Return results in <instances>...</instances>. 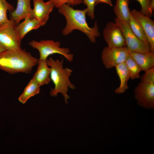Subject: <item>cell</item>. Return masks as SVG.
<instances>
[{"label":"cell","instance_id":"obj_1","mask_svg":"<svg viewBox=\"0 0 154 154\" xmlns=\"http://www.w3.org/2000/svg\"><path fill=\"white\" fill-rule=\"evenodd\" d=\"M59 13L65 17L66 21V26L62 33L66 36L74 30H78L84 33L91 42L95 43L96 38L100 36L96 21L92 27H90L86 21V8L83 10L76 9L65 4L58 8Z\"/></svg>","mask_w":154,"mask_h":154},{"label":"cell","instance_id":"obj_2","mask_svg":"<svg viewBox=\"0 0 154 154\" xmlns=\"http://www.w3.org/2000/svg\"><path fill=\"white\" fill-rule=\"evenodd\" d=\"M38 59L21 48L7 50L0 53V69L11 74L29 73Z\"/></svg>","mask_w":154,"mask_h":154},{"label":"cell","instance_id":"obj_3","mask_svg":"<svg viewBox=\"0 0 154 154\" xmlns=\"http://www.w3.org/2000/svg\"><path fill=\"white\" fill-rule=\"evenodd\" d=\"M63 61V59L54 60L51 57L46 60L47 64L50 68V79L54 85V88L50 91V95L56 96L58 93L61 94L67 104L68 99L70 98L67 94L68 88L74 89L75 86L69 79L72 70L67 68H64Z\"/></svg>","mask_w":154,"mask_h":154},{"label":"cell","instance_id":"obj_4","mask_svg":"<svg viewBox=\"0 0 154 154\" xmlns=\"http://www.w3.org/2000/svg\"><path fill=\"white\" fill-rule=\"evenodd\" d=\"M29 45L38 50L39 53L40 60H46L50 55L58 54L64 57L69 62L73 60V55L70 49L61 47V43L52 40H43L40 41L33 40L29 42Z\"/></svg>","mask_w":154,"mask_h":154},{"label":"cell","instance_id":"obj_5","mask_svg":"<svg viewBox=\"0 0 154 154\" xmlns=\"http://www.w3.org/2000/svg\"><path fill=\"white\" fill-rule=\"evenodd\" d=\"M114 22L120 29L124 37L125 46L131 51L146 52L150 51V45L148 42H144L133 33L127 22L120 20L116 18Z\"/></svg>","mask_w":154,"mask_h":154},{"label":"cell","instance_id":"obj_6","mask_svg":"<svg viewBox=\"0 0 154 154\" xmlns=\"http://www.w3.org/2000/svg\"><path fill=\"white\" fill-rule=\"evenodd\" d=\"M16 26L15 23L10 19L0 25V45L6 50L21 48L22 40L16 31Z\"/></svg>","mask_w":154,"mask_h":154},{"label":"cell","instance_id":"obj_7","mask_svg":"<svg viewBox=\"0 0 154 154\" xmlns=\"http://www.w3.org/2000/svg\"><path fill=\"white\" fill-rule=\"evenodd\" d=\"M129 55L125 46L122 47L105 46L101 54V59L106 69H110L124 62Z\"/></svg>","mask_w":154,"mask_h":154},{"label":"cell","instance_id":"obj_8","mask_svg":"<svg viewBox=\"0 0 154 154\" xmlns=\"http://www.w3.org/2000/svg\"><path fill=\"white\" fill-rule=\"evenodd\" d=\"M134 92L139 105L146 108H154V84L141 81Z\"/></svg>","mask_w":154,"mask_h":154},{"label":"cell","instance_id":"obj_9","mask_svg":"<svg viewBox=\"0 0 154 154\" xmlns=\"http://www.w3.org/2000/svg\"><path fill=\"white\" fill-rule=\"evenodd\" d=\"M103 34L107 46L120 47L125 46V40L122 33L115 22H108L104 29Z\"/></svg>","mask_w":154,"mask_h":154},{"label":"cell","instance_id":"obj_10","mask_svg":"<svg viewBox=\"0 0 154 154\" xmlns=\"http://www.w3.org/2000/svg\"><path fill=\"white\" fill-rule=\"evenodd\" d=\"M131 14L142 27L150 45V51L154 53V21L150 17L135 9L131 11Z\"/></svg>","mask_w":154,"mask_h":154},{"label":"cell","instance_id":"obj_11","mask_svg":"<svg viewBox=\"0 0 154 154\" xmlns=\"http://www.w3.org/2000/svg\"><path fill=\"white\" fill-rule=\"evenodd\" d=\"M34 8L33 17L39 23L41 26L44 25L53 11L54 6L50 1L45 2L44 0H33Z\"/></svg>","mask_w":154,"mask_h":154},{"label":"cell","instance_id":"obj_12","mask_svg":"<svg viewBox=\"0 0 154 154\" xmlns=\"http://www.w3.org/2000/svg\"><path fill=\"white\" fill-rule=\"evenodd\" d=\"M30 1L31 0H17L16 8L10 12V19L17 24L26 18H33Z\"/></svg>","mask_w":154,"mask_h":154},{"label":"cell","instance_id":"obj_13","mask_svg":"<svg viewBox=\"0 0 154 154\" xmlns=\"http://www.w3.org/2000/svg\"><path fill=\"white\" fill-rule=\"evenodd\" d=\"M128 51L129 55L139 66L141 71L154 67V53L150 51L140 52Z\"/></svg>","mask_w":154,"mask_h":154},{"label":"cell","instance_id":"obj_14","mask_svg":"<svg viewBox=\"0 0 154 154\" xmlns=\"http://www.w3.org/2000/svg\"><path fill=\"white\" fill-rule=\"evenodd\" d=\"M37 70L32 78L41 86L48 84L50 81V68L48 65L46 60H40L38 62Z\"/></svg>","mask_w":154,"mask_h":154},{"label":"cell","instance_id":"obj_15","mask_svg":"<svg viewBox=\"0 0 154 154\" xmlns=\"http://www.w3.org/2000/svg\"><path fill=\"white\" fill-rule=\"evenodd\" d=\"M115 67L120 79V84L115 92L116 93L120 94L125 92L128 89V82L130 78V76L125 62L117 65Z\"/></svg>","mask_w":154,"mask_h":154},{"label":"cell","instance_id":"obj_16","mask_svg":"<svg viewBox=\"0 0 154 154\" xmlns=\"http://www.w3.org/2000/svg\"><path fill=\"white\" fill-rule=\"evenodd\" d=\"M18 25L16 26V30L20 38L22 40L25 35L33 30L39 28L41 25L35 18L27 17Z\"/></svg>","mask_w":154,"mask_h":154},{"label":"cell","instance_id":"obj_17","mask_svg":"<svg viewBox=\"0 0 154 154\" xmlns=\"http://www.w3.org/2000/svg\"><path fill=\"white\" fill-rule=\"evenodd\" d=\"M129 3V0H116L113 10L116 18L120 20L128 22L131 15Z\"/></svg>","mask_w":154,"mask_h":154},{"label":"cell","instance_id":"obj_18","mask_svg":"<svg viewBox=\"0 0 154 154\" xmlns=\"http://www.w3.org/2000/svg\"><path fill=\"white\" fill-rule=\"evenodd\" d=\"M40 86L32 78L25 88L22 94L19 97L18 100L23 104H25L31 97L38 94Z\"/></svg>","mask_w":154,"mask_h":154},{"label":"cell","instance_id":"obj_19","mask_svg":"<svg viewBox=\"0 0 154 154\" xmlns=\"http://www.w3.org/2000/svg\"><path fill=\"white\" fill-rule=\"evenodd\" d=\"M128 23L131 30L136 36L141 41L148 43L146 35L142 27L131 14Z\"/></svg>","mask_w":154,"mask_h":154},{"label":"cell","instance_id":"obj_20","mask_svg":"<svg viewBox=\"0 0 154 154\" xmlns=\"http://www.w3.org/2000/svg\"><path fill=\"white\" fill-rule=\"evenodd\" d=\"M125 63L132 79L138 78L140 77V73L141 71L139 66L129 54Z\"/></svg>","mask_w":154,"mask_h":154},{"label":"cell","instance_id":"obj_21","mask_svg":"<svg viewBox=\"0 0 154 154\" xmlns=\"http://www.w3.org/2000/svg\"><path fill=\"white\" fill-rule=\"evenodd\" d=\"M15 9L13 6L8 3L6 0H0V25L8 22L7 11L11 12Z\"/></svg>","mask_w":154,"mask_h":154},{"label":"cell","instance_id":"obj_22","mask_svg":"<svg viewBox=\"0 0 154 154\" xmlns=\"http://www.w3.org/2000/svg\"><path fill=\"white\" fill-rule=\"evenodd\" d=\"M53 3L54 7L59 8L63 5L66 4L70 6H76L82 3L81 0H48Z\"/></svg>","mask_w":154,"mask_h":154},{"label":"cell","instance_id":"obj_23","mask_svg":"<svg viewBox=\"0 0 154 154\" xmlns=\"http://www.w3.org/2000/svg\"><path fill=\"white\" fill-rule=\"evenodd\" d=\"M85 5L87 6V12L86 15L91 19H94L95 17L94 14L95 7L96 5V0H81Z\"/></svg>","mask_w":154,"mask_h":154},{"label":"cell","instance_id":"obj_24","mask_svg":"<svg viewBox=\"0 0 154 154\" xmlns=\"http://www.w3.org/2000/svg\"><path fill=\"white\" fill-rule=\"evenodd\" d=\"M140 3L141 6L140 11L146 16L151 17L153 15L149 9V6L151 0H136Z\"/></svg>","mask_w":154,"mask_h":154},{"label":"cell","instance_id":"obj_25","mask_svg":"<svg viewBox=\"0 0 154 154\" xmlns=\"http://www.w3.org/2000/svg\"><path fill=\"white\" fill-rule=\"evenodd\" d=\"M144 71L145 73L141 77V81L154 84V67L148 69Z\"/></svg>","mask_w":154,"mask_h":154},{"label":"cell","instance_id":"obj_26","mask_svg":"<svg viewBox=\"0 0 154 154\" xmlns=\"http://www.w3.org/2000/svg\"><path fill=\"white\" fill-rule=\"evenodd\" d=\"M100 3L106 4L111 6L113 5L111 0H96V5Z\"/></svg>","mask_w":154,"mask_h":154},{"label":"cell","instance_id":"obj_27","mask_svg":"<svg viewBox=\"0 0 154 154\" xmlns=\"http://www.w3.org/2000/svg\"><path fill=\"white\" fill-rule=\"evenodd\" d=\"M149 9L153 13V11L154 10V0H151V1Z\"/></svg>","mask_w":154,"mask_h":154},{"label":"cell","instance_id":"obj_28","mask_svg":"<svg viewBox=\"0 0 154 154\" xmlns=\"http://www.w3.org/2000/svg\"><path fill=\"white\" fill-rule=\"evenodd\" d=\"M6 50V49L0 45V53Z\"/></svg>","mask_w":154,"mask_h":154},{"label":"cell","instance_id":"obj_29","mask_svg":"<svg viewBox=\"0 0 154 154\" xmlns=\"http://www.w3.org/2000/svg\"><path fill=\"white\" fill-rule=\"evenodd\" d=\"M3 0L5 1V0Z\"/></svg>","mask_w":154,"mask_h":154}]
</instances>
